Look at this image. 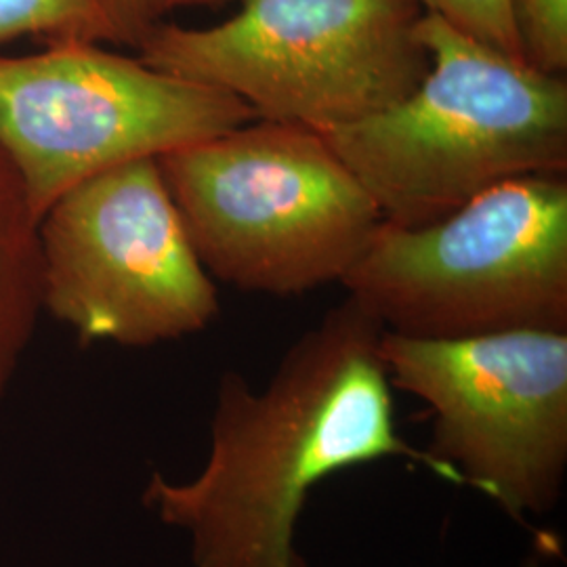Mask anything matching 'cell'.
I'll list each match as a JSON object with an SVG mask.
<instances>
[{
	"mask_svg": "<svg viewBox=\"0 0 567 567\" xmlns=\"http://www.w3.org/2000/svg\"><path fill=\"white\" fill-rule=\"evenodd\" d=\"M524 60L548 74H566L567 0H511Z\"/></svg>",
	"mask_w": 567,
	"mask_h": 567,
	"instance_id": "8fae6325",
	"label": "cell"
},
{
	"mask_svg": "<svg viewBox=\"0 0 567 567\" xmlns=\"http://www.w3.org/2000/svg\"><path fill=\"white\" fill-rule=\"evenodd\" d=\"M42 311L82 344L152 347L198 334L221 311L158 158L65 192L39 225Z\"/></svg>",
	"mask_w": 567,
	"mask_h": 567,
	"instance_id": "ba28073f",
	"label": "cell"
},
{
	"mask_svg": "<svg viewBox=\"0 0 567 567\" xmlns=\"http://www.w3.org/2000/svg\"><path fill=\"white\" fill-rule=\"evenodd\" d=\"M158 164L204 269L246 292L341 282L383 221L324 135L297 124L255 118Z\"/></svg>",
	"mask_w": 567,
	"mask_h": 567,
	"instance_id": "3957f363",
	"label": "cell"
},
{
	"mask_svg": "<svg viewBox=\"0 0 567 567\" xmlns=\"http://www.w3.org/2000/svg\"><path fill=\"white\" fill-rule=\"evenodd\" d=\"M426 13L447 21L477 41L524 58L511 0H419Z\"/></svg>",
	"mask_w": 567,
	"mask_h": 567,
	"instance_id": "7c38bea8",
	"label": "cell"
},
{
	"mask_svg": "<svg viewBox=\"0 0 567 567\" xmlns=\"http://www.w3.org/2000/svg\"><path fill=\"white\" fill-rule=\"evenodd\" d=\"M383 332L347 297L288 347L261 391L225 372L200 473L171 482L154 471L142 494L158 522L187 534L194 567H309L295 543L307 501L355 466L402 458L463 486L400 435Z\"/></svg>",
	"mask_w": 567,
	"mask_h": 567,
	"instance_id": "6da1fadb",
	"label": "cell"
},
{
	"mask_svg": "<svg viewBox=\"0 0 567 567\" xmlns=\"http://www.w3.org/2000/svg\"><path fill=\"white\" fill-rule=\"evenodd\" d=\"M41 219L0 152V402L13 385L41 318Z\"/></svg>",
	"mask_w": 567,
	"mask_h": 567,
	"instance_id": "9c48e42d",
	"label": "cell"
},
{
	"mask_svg": "<svg viewBox=\"0 0 567 567\" xmlns=\"http://www.w3.org/2000/svg\"><path fill=\"white\" fill-rule=\"evenodd\" d=\"M557 555H559V540L553 534L543 532L536 536L529 553L522 557L517 567H547L548 557H557Z\"/></svg>",
	"mask_w": 567,
	"mask_h": 567,
	"instance_id": "5bb4252c",
	"label": "cell"
},
{
	"mask_svg": "<svg viewBox=\"0 0 567 567\" xmlns=\"http://www.w3.org/2000/svg\"><path fill=\"white\" fill-rule=\"evenodd\" d=\"M429 72L400 102L326 133L383 221L433 224L487 189L567 175V79L426 13Z\"/></svg>",
	"mask_w": 567,
	"mask_h": 567,
	"instance_id": "7a4b0ae2",
	"label": "cell"
},
{
	"mask_svg": "<svg viewBox=\"0 0 567 567\" xmlns=\"http://www.w3.org/2000/svg\"><path fill=\"white\" fill-rule=\"evenodd\" d=\"M395 389L433 414L426 452L526 526L559 505L567 473V330L463 339L383 332Z\"/></svg>",
	"mask_w": 567,
	"mask_h": 567,
	"instance_id": "52a82bcc",
	"label": "cell"
},
{
	"mask_svg": "<svg viewBox=\"0 0 567 567\" xmlns=\"http://www.w3.org/2000/svg\"><path fill=\"white\" fill-rule=\"evenodd\" d=\"M20 37H41L49 44L105 42L100 0H0V47Z\"/></svg>",
	"mask_w": 567,
	"mask_h": 567,
	"instance_id": "30bf717a",
	"label": "cell"
},
{
	"mask_svg": "<svg viewBox=\"0 0 567 567\" xmlns=\"http://www.w3.org/2000/svg\"><path fill=\"white\" fill-rule=\"evenodd\" d=\"M341 284L393 334L567 330V175L496 185L421 227L381 221Z\"/></svg>",
	"mask_w": 567,
	"mask_h": 567,
	"instance_id": "277c9868",
	"label": "cell"
},
{
	"mask_svg": "<svg viewBox=\"0 0 567 567\" xmlns=\"http://www.w3.org/2000/svg\"><path fill=\"white\" fill-rule=\"evenodd\" d=\"M419 0H243L210 28L161 23L147 65L243 100L259 121L332 133L383 112L429 72Z\"/></svg>",
	"mask_w": 567,
	"mask_h": 567,
	"instance_id": "5b68a950",
	"label": "cell"
},
{
	"mask_svg": "<svg viewBox=\"0 0 567 567\" xmlns=\"http://www.w3.org/2000/svg\"><path fill=\"white\" fill-rule=\"evenodd\" d=\"M102 2L105 42L137 47L143 37L164 23L177 9L215 4L224 0H100Z\"/></svg>",
	"mask_w": 567,
	"mask_h": 567,
	"instance_id": "4fadbf2b",
	"label": "cell"
},
{
	"mask_svg": "<svg viewBox=\"0 0 567 567\" xmlns=\"http://www.w3.org/2000/svg\"><path fill=\"white\" fill-rule=\"evenodd\" d=\"M255 118L231 93L100 42H53L32 55H0V152L39 219L103 171L161 158Z\"/></svg>",
	"mask_w": 567,
	"mask_h": 567,
	"instance_id": "8992f818",
	"label": "cell"
}]
</instances>
